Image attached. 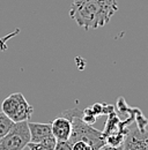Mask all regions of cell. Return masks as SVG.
<instances>
[{"mask_svg": "<svg viewBox=\"0 0 148 150\" xmlns=\"http://www.w3.org/2000/svg\"><path fill=\"white\" fill-rule=\"evenodd\" d=\"M118 12L117 0H73L70 16L83 30L107 25Z\"/></svg>", "mask_w": 148, "mask_h": 150, "instance_id": "1", "label": "cell"}, {"mask_svg": "<svg viewBox=\"0 0 148 150\" xmlns=\"http://www.w3.org/2000/svg\"><path fill=\"white\" fill-rule=\"evenodd\" d=\"M61 115H65L72 120V134L70 140L67 141L70 144H73L76 141H83L88 143L92 150H98L105 144L104 134L86 124L81 118L82 113L78 109L66 110L61 113Z\"/></svg>", "mask_w": 148, "mask_h": 150, "instance_id": "2", "label": "cell"}, {"mask_svg": "<svg viewBox=\"0 0 148 150\" xmlns=\"http://www.w3.org/2000/svg\"><path fill=\"white\" fill-rule=\"evenodd\" d=\"M1 112L5 113L14 122H21L30 120L34 108L27 102L21 93H14L4 99L1 104Z\"/></svg>", "mask_w": 148, "mask_h": 150, "instance_id": "3", "label": "cell"}, {"mask_svg": "<svg viewBox=\"0 0 148 150\" xmlns=\"http://www.w3.org/2000/svg\"><path fill=\"white\" fill-rule=\"evenodd\" d=\"M30 142L28 121L15 122L12 129L0 140V150H23Z\"/></svg>", "mask_w": 148, "mask_h": 150, "instance_id": "4", "label": "cell"}, {"mask_svg": "<svg viewBox=\"0 0 148 150\" xmlns=\"http://www.w3.org/2000/svg\"><path fill=\"white\" fill-rule=\"evenodd\" d=\"M122 148L123 150H148V131L138 126L134 129H129Z\"/></svg>", "mask_w": 148, "mask_h": 150, "instance_id": "5", "label": "cell"}, {"mask_svg": "<svg viewBox=\"0 0 148 150\" xmlns=\"http://www.w3.org/2000/svg\"><path fill=\"white\" fill-rule=\"evenodd\" d=\"M51 124V132L57 142H67L72 134V120L65 115L56 118Z\"/></svg>", "mask_w": 148, "mask_h": 150, "instance_id": "6", "label": "cell"}, {"mask_svg": "<svg viewBox=\"0 0 148 150\" xmlns=\"http://www.w3.org/2000/svg\"><path fill=\"white\" fill-rule=\"evenodd\" d=\"M29 133H30V142H41L52 135L51 124H41V122H28Z\"/></svg>", "mask_w": 148, "mask_h": 150, "instance_id": "7", "label": "cell"}, {"mask_svg": "<svg viewBox=\"0 0 148 150\" xmlns=\"http://www.w3.org/2000/svg\"><path fill=\"white\" fill-rule=\"evenodd\" d=\"M57 141L53 136H50L41 142H29L27 148L29 150H55Z\"/></svg>", "mask_w": 148, "mask_h": 150, "instance_id": "8", "label": "cell"}, {"mask_svg": "<svg viewBox=\"0 0 148 150\" xmlns=\"http://www.w3.org/2000/svg\"><path fill=\"white\" fill-rule=\"evenodd\" d=\"M14 124L15 122L13 120H11L5 113L0 112V140L12 129Z\"/></svg>", "mask_w": 148, "mask_h": 150, "instance_id": "9", "label": "cell"}, {"mask_svg": "<svg viewBox=\"0 0 148 150\" xmlns=\"http://www.w3.org/2000/svg\"><path fill=\"white\" fill-rule=\"evenodd\" d=\"M71 146H72V150H92V147L83 141H76Z\"/></svg>", "mask_w": 148, "mask_h": 150, "instance_id": "10", "label": "cell"}, {"mask_svg": "<svg viewBox=\"0 0 148 150\" xmlns=\"http://www.w3.org/2000/svg\"><path fill=\"white\" fill-rule=\"evenodd\" d=\"M55 150H72V146L68 142H57Z\"/></svg>", "mask_w": 148, "mask_h": 150, "instance_id": "11", "label": "cell"}, {"mask_svg": "<svg viewBox=\"0 0 148 150\" xmlns=\"http://www.w3.org/2000/svg\"><path fill=\"white\" fill-rule=\"evenodd\" d=\"M98 150H123L122 146L119 147H111V146H108V144H104L103 147H101Z\"/></svg>", "mask_w": 148, "mask_h": 150, "instance_id": "12", "label": "cell"}]
</instances>
